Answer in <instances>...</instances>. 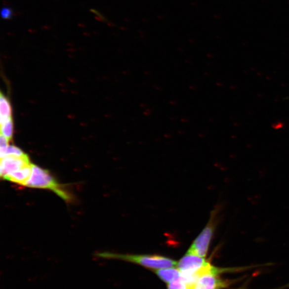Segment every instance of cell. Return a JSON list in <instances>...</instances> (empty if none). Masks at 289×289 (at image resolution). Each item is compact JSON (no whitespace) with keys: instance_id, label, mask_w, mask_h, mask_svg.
Returning <instances> with one entry per match:
<instances>
[{"instance_id":"1","label":"cell","mask_w":289,"mask_h":289,"mask_svg":"<svg viewBox=\"0 0 289 289\" xmlns=\"http://www.w3.org/2000/svg\"><path fill=\"white\" fill-rule=\"evenodd\" d=\"M98 256L104 259L129 262L154 270L176 267L177 264V262L174 260L168 257L156 254H123L102 252L98 253Z\"/></svg>"},{"instance_id":"7","label":"cell","mask_w":289,"mask_h":289,"mask_svg":"<svg viewBox=\"0 0 289 289\" xmlns=\"http://www.w3.org/2000/svg\"><path fill=\"white\" fill-rule=\"evenodd\" d=\"M154 272L161 280L168 284L182 278L181 272L175 267L156 269L154 270Z\"/></svg>"},{"instance_id":"14","label":"cell","mask_w":289,"mask_h":289,"mask_svg":"<svg viewBox=\"0 0 289 289\" xmlns=\"http://www.w3.org/2000/svg\"><path fill=\"white\" fill-rule=\"evenodd\" d=\"M1 16L4 19H11L13 16V11L12 9L5 6L1 11Z\"/></svg>"},{"instance_id":"2","label":"cell","mask_w":289,"mask_h":289,"mask_svg":"<svg viewBox=\"0 0 289 289\" xmlns=\"http://www.w3.org/2000/svg\"><path fill=\"white\" fill-rule=\"evenodd\" d=\"M24 186L32 188L45 189L52 191L66 201L70 200L68 193L58 183L50 173L34 164H32L30 177Z\"/></svg>"},{"instance_id":"9","label":"cell","mask_w":289,"mask_h":289,"mask_svg":"<svg viewBox=\"0 0 289 289\" xmlns=\"http://www.w3.org/2000/svg\"><path fill=\"white\" fill-rule=\"evenodd\" d=\"M0 116L1 124L12 119V109L10 102L2 93L0 95Z\"/></svg>"},{"instance_id":"5","label":"cell","mask_w":289,"mask_h":289,"mask_svg":"<svg viewBox=\"0 0 289 289\" xmlns=\"http://www.w3.org/2000/svg\"><path fill=\"white\" fill-rule=\"evenodd\" d=\"M29 157H6L1 159V176L6 180L14 173L26 166L31 165Z\"/></svg>"},{"instance_id":"13","label":"cell","mask_w":289,"mask_h":289,"mask_svg":"<svg viewBox=\"0 0 289 289\" xmlns=\"http://www.w3.org/2000/svg\"><path fill=\"white\" fill-rule=\"evenodd\" d=\"M9 140L1 134V137H0V154H1V156L3 155L6 149H7L9 145Z\"/></svg>"},{"instance_id":"15","label":"cell","mask_w":289,"mask_h":289,"mask_svg":"<svg viewBox=\"0 0 289 289\" xmlns=\"http://www.w3.org/2000/svg\"><path fill=\"white\" fill-rule=\"evenodd\" d=\"M239 289H247L244 288H240Z\"/></svg>"},{"instance_id":"3","label":"cell","mask_w":289,"mask_h":289,"mask_svg":"<svg viewBox=\"0 0 289 289\" xmlns=\"http://www.w3.org/2000/svg\"><path fill=\"white\" fill-rule=\"evenodd\" d=\"M216 210L211 211L206 226L193 242L188 252L203 257V258H205L207 256L216 228Z\"/></svg>"},{"instance_id":"8","label":"cell","mask_w":289,"mask_h":289,"mask_svg":"<svg viewBox=\"0 0 289 289\" xmlns=\"http://www.w3.org/2000/svg\"><path fill=\"white\" fill-rule=\"evenodd\" d=\"M32 164L13 173L6 180L17 184L24 185L30 177Z\"/></svg>"},{"instance_id":"6","label":"cell","mask_w":289,"mask_h":289,"mask_svg":"<svg viewBox=\"0 0 289 289\" xmlns=\"http://www.w3.org/2000/svg\"><path fill=\"white\" fill-rule=\"evenodd\" d=\"M229 284L228 281L218 278V275H206L197 280L194 289H222Z\"/></svg>"},{"instance_id":"4","label":"cell","mask_w":289,"mask_h":289,"mask_svg":"<svg viewBox=\"0 0 289 289\" xmlns=\"http://www.w3.org/2000/svg\"><path fill=\"white\" fill-rule=\"evenodd\" d=\"M207 262L205 258L187 252L177 262L176 267L182 274V280H185L191 277Z\"/></svg>"},{"instance_id":"10","label":"cell","mask_w":289,"mask_h":289,"mask_svg":"<svg viewBox=\"0 0 289 289\" xmlns=\"http://www.w3.org/2000/svg\"><path fill=\"white\" fill-rule=\"evenodd\" d=\"M1 133L9 141L12 139L13 133H14V125H13L12 119L1 124Z\"/></svg>"},{"instance_id":"11","label":"cell","mask_w":289,"mask_h":289,"mask_svg":"<svg viewBox=\"0 0 289 289\" xmlns=\"http://www.w3.org/2000/svg\"><path fill=\"white\" fill-rule=\"evenodd\" d=\"M25 156H27V154L24 153L22 150L19 149L18 147L14 145H9L7 147V149L5 150L4 153L2 156H1V159L9 156L23 157Z\"/></svg>"},{"instance_id":"12","label":"cell","mask_w":289,"mask_h":289,"mask_svg":"<svg viewBox=\"0 0 289 289\" xmlns=\"http://www.w3.org/2000/svg\"><path fill=\"white\" fill-rule=\"evenodd\" d=\"M168 289H189V288L188 285L181 278L168 284Z\"/></svg>"}]
</instances>
